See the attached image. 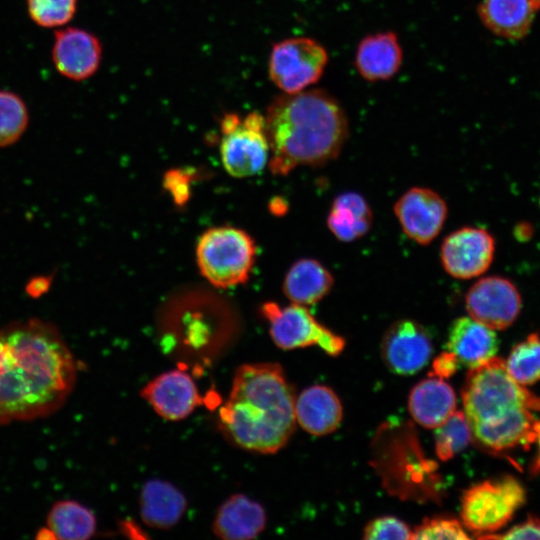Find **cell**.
Listing matches in <instances>:
<instances>
[{
	"label": "cell",
	"mask_w": 540,
	"mask_h": 540,
	"mask_svg": "<svg viewBox=\"0 0 540 540\" xmlns=\"http://www.w3.org/2000/svg\"><path fill=\"white\" fill-rule=\"evenodd\" d=\"M76 375L75 359L54 325L29 319L0 328V424L56 412Z\"/></svg>",
	"instance_id": "cell-1"
},
{
	"label": "cell",
	"mask_w": 540,
	"mask_h": 540,
	"mask_svg": "<svg viewBox=\"0 0 540 540\" xmlns=\"http://www.w3.org/2000/svg\"><path fill=\"white\" fill-rule=\"evenodd\" d=\"M264 116L268 166L274 175H287L299 166L324 165L340 154L348 138L342 106L322 89L283 93L273 99Z\"/></svg>",
	"instance_id": "cell-2"
},
{
	"label": "cell",
	"mask_w": 540,
	"mask_h": 540,
	"mask_svg": "<svg viewBox=\"0 0 540 540\" xmlns=\"http://www.w3.org/2000/svg\"><path fill=\"white\" fill-rule=\"evenodd\" d=\"M295 401L279 364H244L234 374L218 424L240 448L272 454L284 447L294 432Z\"/></svg>",
	"instance_id": "cell-3"
},
{
	"label": "cell",
	"mask_w": 540,
	"mask_h": 540,
	"mask_svg": "<svg viewBox=\"0 0 540 540\" xmlns=\"http://www.w3.org/2000/svg\"><path fill=\"white\" fill-rule=\"evenodd\" d=\"M472 435L521 408L540 412V397L516 382L505 361L492 357L470 368L461 391Z\"/></svg>",
	"instance_id": "cell-4"
},
{
	"label": "cell",
	"mask_w": 540,
	"mask_h": 540,
	"mask_svg": "<svg viewBox=\"0 0 540 540\" xmlns=\"http://www.w3.org/2000/svg\"><path fill=\"white\" fill-rule=\"evenodd\" d=\"M257 248L253 238L233 226L207 229L196 246L202 276L214 287L226 289L245 283L253 269Z\"/></svg>",
	"instance_id": "cell-5"
},
{
	"label": "cell",
	"mask_w": 540,
	"mask_h": 540,
	"mask_svg": "<svg viewBox=\"0 0 540 540\" xmlns=\"http://www.w3.org/2000/svg\"><path fill=\"white\" fill-rule=\"evenodd\" d=\"M219 153L225 171L245 178L263 170L270 158L265 116L252 111L245 116L230 112L220 121Z\"/></svg>",
	"instance_id": "cell-6"
},
{
	"label": "cell",
	"mask_w": 540,
	"mask_h": 540,
	"mask_svg": "<svg viewBox=\"0 0 540 540\" xmlns=\"http://www.w3.org/2000/svg\"><path fill=\"white\" fill-rule=\"evenodd\" d=\"M525 501L526 491L513 476L485 480L463 493L461 519L469 531L487 535L504 527Z\"/></svg>",
	"instance_id": "cell-7"
},
{
	"label": "cell",
	"mask_w": 540,
	"mask_h": 540,
	"mask_svg": "<svg viewBox=\"0 0 540 540\" xmlns=\"http://www.w3.org/2000/svg\"><path fill=\"white\" fill-rule=\"evenodd\" d=\"M261 314L269 323L273 342L281 349L317 345L328 355L337 356L345 347L344 338L318 322L304 305L291 303L281 306L265 302L261 306Z\"/></svg>",
	"instance_id": "cell-8"
},
{
	"label": "cell",
	"mask_w": 540,
	"mask_h": 540,
	"mask_svg": "<svg viewBox=\"0 0 540 540\" xmlns=\"http://www.w3.org/2000/svg\"><path fill=\"white\" fill-rule=\"evenodd\" d=\"M328 63L326 49L308 37L275 43L268 62L269 77L283 93L293 94L318 82Z\"/></svg>",
	"instance_id": "cell-9"
},
{
	"label": "cell",
	"mask_w": 540,
	"mask_h": 540,
	"mask_svg": "<svg viewBox=\"0 0 540 540\" xmlns=\"http://www.w3.org/2000/svg\"><path fill=\"white\" fill-rule=\"evenodd\" d=\"M465 306L470 317L494 329L503 330L518 318L522 299L517 287L507 278L488 276L467 291Z\"/></svg>",
	"instance_id": "cell-10"
},
{
	"label": "cell",
	"mask_w": 540,
	"mask_h": 540,
	"mask_svg": "<svg viewBox=\"0 0 540 540\" xmlns=\"http://www.w3.org/2000/svg\"><path fill=\"white\" fill-rule=\"evenodd\" d=\"M495 239L480 227H462L442 242L440 257L445 271L457 279L482 275L491 265Z\"/></svg>",
	"instance_id": "cell-11"
},
{
	"label": "cell",
	"mask_w": 540,
	"mask_h": 540,
	"mask_svg": "<svg viewBox=\"0 0 540 540\" xmlns=\"http://www.w3.org/2000/svg\"><path fill=\"white\" fill-rule=\"evenodd\" d=\"M394 213L410 239L427 245L440 233L448 209L444 199L435 191L413 187L395 202Z\"/></svg>",
	"instance_id": "cell-12"
},
{
	"label": "cell",
	"mask_w": 540,
	"mask_h": 540,
	"mask_svg": "<svg viewBox=\"0 0 540 540\" xmlns=\"http://www.w3.org/2000/svg\"><path fill=\"white\" fill-rule=\"evenodd\" d=\"M382 356L388 368L401 375L421 370L432 353L429 334L419 323L404 319L393 323L385 332Z\"/></svg>",
	"instance_id": "cell-13"
},
{
	"label": "cell",
	"mask_w": 540,
	"mask_h": 540,
	"mask_svg": "<svg viewBox=\"0 0 540 540\" xmlns=\"http://www.w3.org/2000/svg\"><path fill=\"white\" fill-rule=\"evenodd\" d=\"M101 59V43L91 32L68 27L55 33L52 60L62 76L75 81L88 79L98 70Z\"/></svg>",
	"instance_id": "cell-14"
},
{
	"label": "cell",
	"mask_w": 540,
	"mask_h": 540,
	"mask_svg": "<svg viewBox=\"0 0 540 540\" xmlns=\"http://www.w3.org/2000/svg\"><path fill=\"white\" fill-rule=\"evenodd\" d=\"M141 396L159 416L171 421L186 418L201 403L194 380L182 370L158 375L143 387Z\"/></svg>",
	"instance_id": "cell-15"
},
{
	"label": "cell",
	"mask_w": 540,
	"mask_h": 540,
	"mask_svg": "<svg viewBox=\"0 0 540 540\" xmlns=\"http://www.w3.org/2000/svg\"><path fill=\"white\" fill-rule=\"evenodd\" d=\"M200 307L194 308L191 301H185V309H177V325L176 330H168L165 332V335L170 334L176 341L181 344L184 343V346L188 348H194L195 351L198 349H203L207 347L215 348L216 333L220 332L223 334V324L217 325V323L208 324L210 322H215V320L232 315L229 307L223 303L216 311H214L220 304L221 300L207 294H200ZM222 323V322H219Z\"/></svg>",
	"instance_id": "cell-16"
},
{
	"label": "cell",
	"mask_w": 540,
	"mask_h": 540,
	"mask_svg": "<svg viewBox=\"0 0 540 540\" xmlns=\"http://www.w3.org/2000/svg\"><path fill=\"white\" fill-rule=\"evenodd\" d=\"M499 341L494 329L472 317H459L449 328L447 348L460 364L476 367L494 357Z\"/></svg>",
	"instance_id": "cell-17"
},
{
	"label": "cell",
	"mask_w": 540,
	"mask_h": 540,
	"mask_svg": "<svg viewBox=\"0 0 540 540\" xmlns=\"http://www.w3.org/2000/svg\"><path fill=\"white\" fill-rule=\"evenodd\" d=\"M342 416L341 401L327 386H310L296 398V421L312 435L323 436L332 433L340 425Z\"/></svg>",
	"instance_id": "cell-18"
},
{
	"label": "cell",
	"mask_w": 540,
	"mask_h": 540,
	"mask_svg": "<svg viewBox=\"0 0 540 540\" xmlns=\"http://www.w3.org/2000/svg\"><path fill=\"white\" fill-rule=\"evenodd\" d=\"M403 52L394 32H380L363 38L356 50L355 66L369 82L392 78L400 69Z\"/></svg>",
	"instance_id": "cell-19"
},
{
	"label": "cell",
	"mask_w": 540,
	"mask_h": 540,
	"mask_svg": "<svg viewBox=\"0 0 540 540\" xmlns=\"http://www.w3.org/2000/svg\"><path fill=\"white\" fill-rule=\"evenodd\" d=\"M265 525L263 507L243 494H234L217 510L212 528L219 538L247 540L256 538Z\"/></svg>",
	"instance_id": "cell-20"
},
{
	"label": "cell",
	"mask_w": 540,
	"mask_h": 540,
	"mask_svg": "<svg viewBox=\"0 0 540 540\" xmlns=\"http://www.w3.org/2000/svg\"><path fill=\"white\" fill-rule=\"evenodd\" d=\"M457 399L451 385L431 375L417 383L408 398L413 419L425 428H437L456 410Z\"/></svg>",
	"instance_id": "cell-21"
},
{
	"label": "cell",
	"mask_w": 540,
	"mask_h": 540,
	"mask_svg": "<svg viewBox=\"0 0 540 540\" xmlns=\"http://www.w3.org/2000/svg\"><path fill=\"white\" fill-rule=\"evenodd\" d=\"M478 15L483 25L496 36L520 40L532 27L534 4L532 0H482Z\"/></svg>",
	"instance_id": "cell-22"
},
{
	"label": "cell",
	"mask_w": 540,
	"mask_h": 540,
	"mask_svg": "<svg viewBox=\"0 0 540 540\" xmlns=\"http://www.w3.org/2000/svg\"><path fill=\"white\" fill-rule=\"evenodd\" d=\"M143 522L153 528L168 529L179 522L186 509V498L173 484L153 479L143 486L140 498Z\"/></svg>",
	"instance_id": "cell-23"
},
{
	"label": "cell",
	"mask_w": 540,
	"mask_h": 540,
	"mask_svg": "<svg viewBox=\"0 0 540 540\" xmlns=\"http://www.w3.org/2000/svg\"><path fill=\"white\" fill-rule=\"evenodd\" d=\"M333 285L334 278L322 263L316 259L302 258L290 266L282 289L292 303L306 306L322 300Z\"/></svg>",
	"instance_id": "cell-24"
},
{
	"label": "cell",
	"mask_w": 540,
	"mask_h": 540,
	"mask_svg": "<svg viewBox=\"0 0 540 540\" xmlns=\"http://www.w3.org/2000/svg\"><path fill=\"white\" fill-rule=\"evenodd\" d=\"M95 532L96 518L89 508L74 500H62L50 509L46 528L37 538L80 540L91 538Z\"/></svg>",
	"instance_id": "cell-25"
},
{
	"label": "cell",
	"mask_w": 540,
	"mask_h": 540,
	"mask_svg": "<svg viewBox=\"0 0 540 540\" xmlns=\"http://www.w3.org/2000/svg\"><path fill=\"white\" fill-rule=\"evenodd\" d=\"M372 219L367 201L358 193L345 192L333 200L327 226L337 239L351 242L369 231Z\"/></svg>",
	"instance_id": "cell-26"
},
{
	"label": "cell",
	"mask_w": 540,
	"mask_h": 540,
	"mask_svg": "<svg viewBox=\"0 0 540 540\" xmlns=\"http://www.w3.org/2000/svg\"><path fill=\"white\" fill-rule=\"evenodd\" d=\"M505 365L511 377L523 386L532 385L540 381V335L529 334L524 340L516 344Z\"/></svg>",
	"instance_id": "cell-27"
},
{
	"label": "cell",
	"mask_w": 540,
	"mask_h": 540,
	"mask_svg": "<svg viewBox=\"0 0 540 540\" xmlns=\"http://www.w3.org/2000/svg\"><path fill=\"white\" fill-rule=\"evenodd\" d=\"M435 432V449L440 460L446 461L463 451L472 440V432L462 411H454Z\"/></svg>",
	"instance_id": "cell-28"
},
{
	"label": "cell",
	"mask_w": 540,
	"mask_h": 540,
	"mask_svg": "<svg viewBox=\"0 0 540 540\" xmlns=\"http://www.w3.org/2000/svg\"><path fill=\"white\" fill-rule=\"evenodd\" d=\"M29 120L26 104L10 91H0V147L15 143L24 133Z\"/></svg>",
	"instance_id": "cell-29"
},
{
	"label": "cell",
	"mask_w": 540,
	"mask_h": 540,
	"mask_svg": "<svg viewBox=\"0 0 540 540\" xmlns=\"http://www.w3.org/2000/svg\"><path fill=\"white\" fill-rule=\"evenodd\" d=\"M31 19L45 28L61 27L74 16L77 0H27Z\"/></svg>",
	"instance_id": "cell-30"
},
{
	"label": "cell",
	"mask_w": 540,
	"mask_h": 540,
	"mask_svg": "<svg viewBox=\"0 0 540 540\" xmlns=\"http://www.w3.org/2000/svg\"><path fill=\"white\" fill-rule=\"evenodd\" d=\"M461 523L454 518H426L412 530V539H469Z\"/></svg>",
	"instance_id": "cell-31"
},
{
	"label": "cell",
	"mask_w": 540,
	"mask_h": 540,
	"mask_svg": "<svg viewBox=\"0 0 540 540\" xmlns=\"http://www.w3.org/2000/svg\"><path fill=\"white\" fill-rule=\"evenodd\" d=\"M364 539H412V530L394 516L374 518L364 528Z\"/></svg>",
	"instance_id": "cell-32"
},
{
	"label": "cell",
	"mask_w": 540,
	"mask_h": 540,
	"mask_svg": "<svg viewBox=\"0 0 540 540\" xmlns=\"http://www.w3.org/2000/svg\"><path fill=\"white\" fill-rule=\"evenodd\" d=\"M485 538L540 539V517H528L525 521L513 526L504 534L487 536Z\"/></svg>",
	"instance_id": "cell-33"
},
{
	"label": "cell",
	"mask_w": 540,
	"mask_h": 540,
	"mask_svg": "<svg viewBox=\"0 0 540 540\" xmlns=\"http://www.w3.org/2000/svg\"><path fill=\"white\" fill-rule=\"evenodd\" d=\"M459 364L458 359L452 352H443L434 359L432 364L433 373L431 375L447 379L458 370Z\"/></svg>",
	"instance_id": "cell-34"
},
{
	"label": "cell",
	"mask_w": 540,
	"mask_h": 540,
	"mask_svg": "<svg viewBox=\"0 0 540 540\" xmlns=\"http://www.w3.org/2000/svg\"><path fill=\"white\" fill-rule=\"evenodd\" d=\"M187 177L178 172H169L166 175L165 183L168 191H170L176 202L185 201L189 194V185Z\"/></svg>",
	"instance_id": "cell-35"
},
{
	"label": "cell",
	"mask_w": 540,
	"mask_h": 540,
	"mask_svg": "<svg viewBox=\"0 0 540 540\" xmlns=\"http://www.w3.org/2000/svg\"><path fill=\"white\" fill-rule=\"evenodd\" d=\"M48 284V279L38 278L32 281V285H30L31 289H28V291L32 296H35V294L40 295L43 291L47 289Z\"/></svg>",
	"instance_id": "cell-36"
},
{
	"label": "cell",
	"mask_w": 540,
	"mask_h": 540,
	"mask_svg": "<svg viewBox=\"0 0 540 540\" xmlns=\"http://www.w3.org/2000/svg\"><path fill=\"white\" fill-rule=\"evenodd\" d=\"M535 431H536V440H535V442L538 444L539 454H538L536 462H535V464L533 466V470L535 472H537L538 470H540V419H538V421L536 423Z\"/></svg>",
	"instance_id": "cell-37"
}]
</instances>
